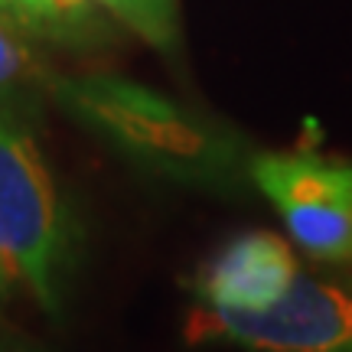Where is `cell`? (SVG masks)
Here are the masks:
<instances>
[{
  "instance_id": "5b68a950",
  "label": "cell",
  "mask_w": 352,
  "mask_h": 352,
  "mask_svg": "<svg viewBox=\"0 0 352 352\" xmlns=\"http://www.w3.org/2000/svg\"><path fill=\"white\" fill-rule=\"evenodd\" d=\"M300 271L284 239L271 232H241L199 267L192 280L196 307L264 314L294 290Z\"/></svg>"
},
{
  "instance_id": "ba28073f",
  "label": "cell",
  "mask_w": 352,
  "mask_h": 352,
  "mask_svg": "<svg viewBox=\"0 0 352 352\" xmlns=\"http://www.w3.org/2000/svg\"><path fill=\"white\" fill-rule=\"evenodd\" d=\"M46 76L36 50L30 46V30L13 16L0 13V91L26 82H39Z\"/></svg>"
},
{
  "instance_id": "52a82bcc",
  "label": "cell",
  "mask_w": 352,
  "mask_h": 352,
  "mask_svg": "<svg viewBox=\"0 0 352 352\" xmlns=\"http://www.w3.org/2000/svg\"><path fill=\"white\" fill-rule=\"evenodd\" d=\"M95 0H20L23 26L33 36L72 39L91 30Z\"/></svg>"
},
{
  "instance_id": "8992f818",
  "label": "cell",
  "mask_w": 352,
  "mask_h": 352,
  "mask_svg": "<svg viewBox=\"0 0 352 352\" xmlns=\"http://www.w3.org/2000/svg\"><path fill=\"white\" fill-rule=\"evenodd\" d=\"M98 7L111 13L118 23H124L131 33H138L153 50H173L179 36L176 20V0H95Z\"/></svg>"
},
{
  "instance_id": "9c48e42d",
  "label": "cell",
  "mask_w": 352,
  "mask_h": 352,
  "mask_svg": "<svg viewBox=\"0 0 352 352\" xmlns=\"http://www.w3.org/2000/svg\"><path fill=\"white\" fill-rule=\"evenodd\" d=\"M0 352H50V349L39 340L26 336V333H20L16 327L0 320Z\"/></svg>"
},
{
  "instance_id": "3957f363",
  "label": "cell",
  "mask_w": 352,
  "mask_h": 352,
  "mask_svg": "<svg viewBox=\"0 0 352 352\" xmlns=\"http://www.w3.org/2000/svg\"><path fill=\"white\" fill-rule=\"evenodd\" d=\"M189 333L245 352H352V274L349 267L300 271L294 290L264 314L196 307Z\"/></svg>"
},
{
  "instance_id": "277c9868",
  "label": "cell",
  "mask_w": 352,
  "mask_h": 352,
  "mask_svg": "<svg viewBox=\"0 0 352 352\" xmlns=\"http://www.w3.org/2000/svg\"><path fill=\"white\" fill-rule=\"evenodd\" d=\"M252 186L277 209L297 248L327 267H352V164L340 157L254 153Z\"/></svg>"
},
{
  "instance_id": "6da1fadb",
  "label": "cell",
  "mask_w": 352,
  "mask_h": 352,
  "mask_svg": "<svg viewBox=\"0 0 352 352\" xmlns=\"http://www.w3.org/2000/svg\"><path fill=\"white\" fill-rule=\"evenodd\" d=\"M56 98L95 138L144 173L206 192H239L252 183L254 153L228 127L151 88L114 76L56 82Z\"/></svg>"
},
{
  "instance_id": "7a4b0ae2",
  "label": "cell",
  "mask_w": 352,
  "mask_h": 352,
  "mask_svg": "<svg viewBox=\"0 0 352 352\" xmlns=\"http://www.w3.org/2000/svg\"><path fill=\"white\" fill-rule=\"evenodd\" d=\"M82 254L72 202L39 151L33 127L0 101V264L39 310L63 316Z\"/></svg>"
},
{
  "instance_id": "30bf717a",
  "label": "cell",
  "mask_w": 352,
  "mask_h": 352,
  "mask_svg": "<svg viewBox=\"0 0 352 352\" xmlns=\"http://www.w3.org/2000/svg\"><path fill=\"white\" fill-rule=\"evenodd\" d=\"M0 13L13 16L16 23H23V13H20V0H0Z\"/></svg>"
}]
</instances>
